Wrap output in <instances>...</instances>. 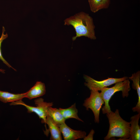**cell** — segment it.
Returning <instances> with one entry per match:
<instances>
[{"label":"cell","instance_id":"5","mask_svg":"<svg viewBox=\"0 0 140 140\" xmlns=\"http://www.w3.org/2000/svg\"><path fill=\"white\" fill-rule=\"evenodd\" d=\"M104 102L102 98L100 93L98 91L90 90V94L89 97L84 101L83 106L87 110L90 109L94 116V121L97 123L99 122V116L100 111Z\"/></svg>","mask_w":140,"mask_h":140},{"label":"cell","instance_id":"2","mask_svg":"<svg viewBox=\"0 0 140 140\" xmlns=\"http://www.w3.org/2000/svg\"><path fill=\"white\" fill-rule=\"evenodd\" d=\"M108 120L109 127L105 140L112 138L119 137L124 140H130V122L124 120L120 116L118 109L114 112L112 111L106 114Z\"/></svg>","mask_w":140,"mask_h":140},{"label":"cell","instance_id":"4","mask_svg":"<svg viewBox=\"0 0 140 140\" xmlns=\"http://www.w3.org/2000/svg\"><path fill=\"white\" fill-rule=\"evenodd\" d=\"M34 101L36 107L28 105L22 100L12 102L11 105H21L25 106L27 109V112L35 113L41 119V122L46 124V118L48 115V108L52 106L53 104V103L44 102V99L41 98L35 100Z\"/></svg>","mask_w":140,"mask_h":140},{"label":"cell","instance_id":"10","mask_svg":"<svg viewBox=\"0 0 140 140\" xmlns=\"http://www.w3.org/2000/svg\"><path fill=\"white\" fill-rule=\"evenodd\" d=\"M46 124L48 125L51 133L50 140H62L61 132L58 125L48 115L46 118Z\"/></svg>","mask_w":140,"mask_h":140},{"label":"cell","instance_id":"11","mask_svg":"<svg viewBox=\"0 0 140 140\" xmlns=\"http://www.w3.org/2000/svg\"><path fill=\"white\" fill-rule=\"evenodd\" d=\"M129 79L132 81V88L136 90L138 97V101L136 106L132 108V110L134 112H137L140 113V72L138 71L136 73L132 74L131 77H129Z\"/></svg>","mask_w":140,"mask_h":140},{"label":"cell","instance_id":"15","mask_svg":"<svg viewBox=\"0 0 140 140\" xmlns=\"http://www.w3.org/2000/svg\"><path fill=\"white\" fill-rule=\"evenodd\" d=\"M90 10L94 13L104 9L102 0H88Z\"/></svg>","mask_w":140,"mask_h":140},{"label":"cell","instance_id":"19","mask_svg":"<svg viewBox=\"0 0 140 140\" xmlns=\"http://www.w3.org/2000/svg\"><path fill=\"white\" fill-rule=\"evenodd\" d=\"M5 70H4L0 69V72L3 73H5Z\"/></svg>","mask_w":140,"mask_h":140},{"label":"cell","instance_id":"1","mask_svg":"<svg viewBox=\"0 0 140 140\" xmlns=\"http://www.w3.org/2000/svg\"><path fill=\"white\" fill-rule=\"evenodd\" d=\"M64 21L65 25H71L75 29L76 36L72 37L73 41L82 36L92 39H96L93 20L88 14L80 12L67 18Z\"/></svg>","mask_w":140,"mask_h":140},{"label":"cell","instance_id":"3","mask_svg":"<svg viewBox=\"0 0 140 140\" xmlns=\"http://www.w3.org/2000/svg\"><path fill=\"white\" fill-rule=\"evenodd\" d=\"M130 90V82L128 79L116 82L112 87H106L102 89L100 94L104 104L102 108V113L106 114L111 111L109 103L111 97L116 92L122 91V96L124 98L128 96Z\"/></svg>","mask_w":140,"mask_h":140},{"label":"cell","instance_id":"7","mask_svg":"<svg viewBox=\"0 0 140 140\" xmlns=\"http://www.w3.org/2000/svg\"><path fill=\"white\" fill-rule=\"evenodd\" d=\"M65 140H75L84 138L86 133L84 131L73 130L64 123L58 125Z\"/></svg>","mask_w":140,"mask_h":140},{"label":"cell","instance_id":"6","mask_svg":"<svg viewBox=\"0 0 140 140\" xmlns=\"http://www.w3.org/2000/svg\"><path fill=\"white\" fill-rule=\"evenodd\" d=\"M84 78L86 82L84 83L85 86L90 90L98 91H101L107 86L128 79L127 77L124 76L120 78H108L104 80L98 81L86 75H84Z\"/></svg>","mask_w":140,"mask_h":140},{"label":"cell","instance_id":"12","mask_svg":"<svg viewBox=\"0 0 140 140\" xmlns=\"http://www.w3.org/2000/svg\"><path fill=\"white\" fill-rule=\"evenodd\" d=\"M26 93L21 94H13L0 90V101L4 103L13 102L22 100L25 98Z\"/></svg>","mask_w":140,"mask_h":140},{"label":"cell","instance_id":"8","mask_svg":"<svg viewBox=\"0 0 140 140\" xmlns=\"http://www.w3.org/2000/svg\"><path fill=\"white\" fill-rule=\"evenodd\" d=\"M46 93L44 83L40 81H37L36 84L26 92L25 98L29 100L41 96Z\"/></svg>","mask_w":140,"mask_h":140},{"label":"cell","instance_id":"18","mask_svg":"<svg viewBox=\"0 0 140 140\" xmlns=\"http://www.w3.org/2000/svg\"><path fill=\"white\" fill-rule=\"evenodd\" d=\"M104 5V9L108 8L109 5L110 0H102Z\"/></svg>","mask_w":140,"mask_h":140},{"label":"cell","instance_id":"16","mask_svg":"<svg viewBox=\"0 0 140 140\" xmlns=\"http://www.w3.org/2000/svg\"><path fill=\"white\" fill-rule=\"evenodd\" d=\"M5 30L4 27L3 26L2 32V35L0 38V60H1L3 62L6 64L8 66L9 68H11L13 69L16 70L15 69L13 68L11 65L5 60L2 56L1 50V46L2 43L4 39H6L8 37V34L7 33L6 34H4V32Z\"/></svg>","mask_w":140,"mask_h":140},{"label":"cell","instance_id":"13","mask_svg":"<svg viewBox=\"0 0 140 140\" xmlns=\"http://www.w3.org/2000/svg\"><path fill=\"white\" fill-rule=\"evenodd\" d=\"M59 109L65 120L73 118L83 122L78 116V110L76 108L75 103L68 108L62 109L59 108Z\"/></svg>","mask_w":140,"mask_h":140},{"label":"cell","instance_id":"14","mask_svg":"<svg viewBox=\"0 0 140 140\" xmlns=\"http://www.w3.org/2000/svg\"><path fill=\"white\" fill-rule=\"evenodd\" d=\"M48 115L58 125L65 122L66 120L63 117L59 109L50 106L48 108Z\"/></svg>","mask_w":140,"mask_h":140},{"label":"cell","instance_id":"9","mask_svg":"<svg viewBox=\"0 0 140 140\" xmlns=\"http://www.w3.org/2000/svg\"><path fill=\"white\" fill-rule=\"evenodd\" d=\"M140 117V113H138L130 118V140L140 139V128L138 124Z\"/></svg>","mask_w":140,"mask_h":140},{"label":"cell","instance_id":"17","mask_svg":"<svg viewBox=\"0 0 140 140\" xmlns=\"http://www.w3.org/2000/svg\"><path fill=\"white\" fill-rule=\"evenodd\" d=\"M95 131L93 129H92L88 135L83 138L84 140H93V136Z\"/></svg>","mask_w":140,"mask_h":140}]
</instances>
